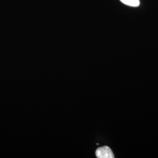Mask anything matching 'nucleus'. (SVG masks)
<instances>
[{"label": "nucleus", "mask_w": 158, "mask_h": 158, "mask_svg": "<svg viewBox=\"0 0 158 158\" xmlns=\"http://www.w3.org/2000/svg\"><path fill=\"white\" fill-rule=\"evenodd\" d=\"M96 155L98 158H114V155L111 149L107 146L98 148L96 151Z\"/></svg>", "instance_id": "obj_1"}, {"label": "nucleus", "mask_w": 158, "mask_h": 158, "mask_svg": "<svg viewBox=\"0 0 158 158\" xmlns=\"http://www.w3.org/2000/svg\"><path fill=\"white\" fill-rule=\"evenodd\" d=\"M120 1L125 5L130 6H133V7H137L140 4L139 0H120Z\"/></svg>", "instance_id": "obj_2"}]
</instances>
